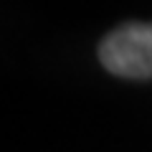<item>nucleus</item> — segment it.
Masks as SVG:
<instances>
[{"label": "nucleus", "mask_w": 152, "mask_h": 152, "mask_svg": "<svg viewBox=\"0 0 152 152\" xmlns=\"http://www.w3.org/2000/svg\"><path fill=\"white\" fill-rule=\"evenodd\" d=\"M99 61L119 79H152V23L132 20L107 33L99 43Z\"/></svg>", "instance_id": "f257e3e1"}]
</instances>
